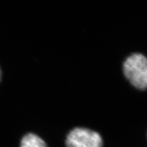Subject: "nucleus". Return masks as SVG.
I'll return each mask as SVG.
<instances>
[{"label": "nucleus", "instance_id": "1", "mask_svg": "<svg viewBox=\"0 0 147 147\" xmlns=\"http://www.w3.org/2000/svg\"><path fill=\"white\" fill-rule=\"evenodd\" d=\"M125 76L134 87L145 90L147 87V60L146 57L135 53L126 59L123 63Z\"/></svg>", "mask_w": 147, "mask_h": 147}, {"label": "nucleus", "instance_id": "3", "mask_svg": "<svg viewBox=\"0 0 147 147\" xmlns=\"http://www.w3.org/2000/svg\"><path fill=\"white\" fill-rule=\"evenodd\" d=\"M21 147H47V145L38 136L29 133L23 138L21 142Z\"/></svg>", "mask_w": 147, "mask_h": 147}, {"label": "nucleus", "instance_id": "4", "mask_svg": "<svg viewBox=\"0 0 147 147\" xmlns=\"http://www.w3.org/2000/svg\"><path fill=\"white\" fill-rule=\"evenodd\" d=\"M0 79H1V70H0Z\"/></svg>", "mask_w": 147, "mask_h": 147}, {"label": "nucleus", "instance_id": "2", "mask_svg": "<svg viewBox=\"0 0 147 147\" xmlns=\"http://www.w3.org/2000/svg\"><path fill=\"white\" fill-rule=\"evenodd\" d=\"M67 147H102L103 140L97 132L83 127H76L66 138Z\"/></svg>", "mask_w": 147, "mask_h": 147}]
</instances>
